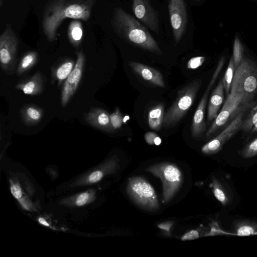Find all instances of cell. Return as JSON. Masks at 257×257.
<instances>
[{
    "label": "cell",
    "instance_id": "6da1fadb",
    "mask_svg": "<svg viewBox=\"0 0 257 257\" xmlns=\"http://www.w3.org/2000/svg\"><path fill=\"white\" fill-rule=\"evenodd\" d=\"M112 25L116 34L128 44L155 54L162 53L148 28L125 8L118 7L114 9Z\"/></svg>",
    "mask_w": 257,
    "mask_h": 257
},
{
    "label": "cell",
    "instance_id": "7a4b0ae2",
    "mask_svg": "<svg viewBox=\"0 0 257 257\" xmlns=\"http://www.w3.org/2000/svg\"><path fill=\"white\" fill-rule=\"evenodd\" d=\"M165 34L172 36L176 45L194 34V24L188 0H163Z\"/></svg>",
    "mask_w": 257,
    "mask_h": 257
},
{
    "label": "cell",
    "instance_id": "3957f363",
    "mask_svg": "<svg viewBox=\"0 0 257 257\" xmlns=\"http://www.w3.org/2000/svg\"><path fill=\"white\" fill-rule=\"evenodd\" d=\"M135 17L147 28L157 35L166 34L163 2L159 0H125Z\"/></svg>",
    "mask_w": 257,
    "mask_h": 257
},
{
    "label": "cell",
    "instance_id": "277c9868",
    "mask_svg": "<svg viewBox=\"0 0 257 257\" xmlns=\"http://www.w3.org/2000/svg\"><path fill=\"white\" fill-rule=\"evenodd\" d=\"M89 7L84 4H67L63 0L53 5L45 15L43 24L45 33L50 41L55 38L56 30L66 18L88 20L90 16Z\"/></svg>",
    "mask_w": 257,
    "mask_h": 257
},
{
    "label": "cell",
    "instance_id": "5b68a950",
    "mask_svg": "<svg viewBox=\"0 0 257 257\" xmlns=\"http://www.w3.org/2000/svg\"><path fill=\"white\" fill-rule=\"evenodd\" d=\"M257 93V63L243 58L234 71L230 93L241 95L251 103Z\"/></svg>",
    "mask_w": 257,
    "mask_h": 257
},
{
    "label": "cell",
    "instance_id": "8992f818",
    "mask_svg": "<svg viewBox=\"0 0 257 257\" xmlns=\"http://www.w3.org/2000/svg\"><path fill=\"white\" fill-rule=\"evenodd\" d=\"M202 85V80L197 79L179 91L176 101L164 114L163 127H172L182 119L195 101Z\"/></svg>",
    "mask_w": 257,
    "mask_h": 257
},
{
    "label": "cell",
    "instance_id": "52a82bcc",
    "mask_svg": "<svg viewBox=\"0 0 257 257\" xmlns=\"http://www.w3.org/2000/svg\"><path fill=\"white\" fill-rule=\"evenodd\" d=\"M147 172L159 178L162 183L163 202L168 203L180 189L183 180L180 169L175 164L161 162L146 168Z\"/></svg>",
    "mask_w": 257,
    "mask_h": 257
},
{
    "label": "cell",
    "instance_id": "ba28073f",
    "mask_svg": "<svg viewBox=\"0 0 257 257\" xmlns=\"http://www.w3.org/2000/svg\"><path fill=\"white\" fill-rule=\"evenodd\" d=\"M126 191L128 197L141 208L152 212L159 209L156 192L153 186L144 179L135 177L128 179Z\"/></svg>",
    "mask_w": 257,
    "mask_h": 257
},
{
    "label": "cell",
    "instance_id": "9c48e42d",
    "mask_svg": "<svg viewBox=\"0 0 257 257\" xmlns=\"http://www.w3.org/2000/svg\"><path fill=\"white\" fill-rule=\"evenodd\" d=\"M250 104L246 103L242 96L230 93L221 112L208 130L206 136L209 137L213 135L226 124L230 119L246 110Z\"/></svg>",
    "mask_w": 257,
    "mask_h": 257
},
{
    "label": "cell",
    "instance_id": "30bf717a",
    "mask_svg": "<svg viewBox=\"0 0 257 257\" xmlns=\"http://www.w3.org/2000/svg\"><path fill=\"white\" fill-rule=\"evenodd\" d=\"M18 41L13 31L7 28L0 37V61L3 71L7 74L15 66Z\"/></svg>",
    "mask_w": 257,
    "mask_h": 257
},
{
    "label": "cell",
    "instance_id": "8fae6325",
    "mask_svg": "<svg viewBox=\"0 0 257 257\" xmlns=\"http://www.w3.org/2000/svg\"><path fill=\"white\" fill-rule=\"evenodd\" d=\"M224 59L222 58L219 62L217 68L213 74L208 87L198 105L194 118H193L191 130L192 136L194 137H200L206 130V125L205 119V115L207 101L209 92L220 75L224 65Z\"/></svg>",
    "mask_w": 257,
    "mask_h": 257
},
{
    "label": "cell",
    "instance_id": "7c38bea8",
    "mask_svg": "<svg viewBox=\"0 0 257 257\" xmlns=\"http://www.w3.org/2000/svg\"><path fill=\"white\" fill-rule=\"evenodd\" d=\"M245 110L240 112L225 129L218 136L206 144L202 149V153L206 155H212L219 152L224 145L235 133L241 129Z\"/></svg>",
    "mask_w": 257,
    "mask_h": 257
},
{
    "label": "cell",
    "instance_id": "4fadbf2b",
    "mask_svg": "<svg viewBox=\"0 0 257 257\" xmlns=\"http://www.w3.org/2000/svg\"><path fill=\"white\" fill-rule=\"evenodd\" d=\"M85 64V56L82 52L77 53L74 69L64 82L61 93V103L66 106L76 93L81 80Z\"/></svg>",
    "mask_w": 257,
    "mask_h": 257
},
{
    "label": "cell",
    "instance_id": "5bb4252c",
    "mask_svg": "<svg viewBox=\"0 0 257 257\" xmlns=\"http://www.w3.org/2000/svg\"><path fill=\"white\" fill-rule=\"evenodd\" d=\"M128 65L144 79L156 86L165 87L163 77L158 70L137 62L130 61Z\"/></svg>",
    "mask_w": 257,
    "mask_h": 257
},
{
    "label": "cell",
    "instance_id": "9a60e30c",
    "mask_svg": "<svg viewBox=\"0 0 257 257\" xmlns=\"http://www.w3.org/2000/svg\"><path fill=\"white\" fill-rule=\"evenodd\" d=\"M84 116L85 120L89 124L100 130L106 132L114 130L111 124L110 115L105 110L100 108H93Z\"/></svg>",
    "mask_w": 257,
    "mask_h": 257
},
{
    "label": "cell",
    "instance_id": "2e32d148",
    "mask_svg": "<svg viewBox=\"0 0 257 257\" xmlns=\"http://www.w3.org/2000/svg\"><path fill=\"white\" fill-rule=\"evenodd\" d=\"M224 85L222 79L212 93L208 103L207 119L208 121L215 119L224 101Z\"/></svg>",
    "mask_w": 257,
    "mask_h": 257
},
{
    "label": "cell",
    "instance_id": "e0dca14e",
    "mask_svg": "<svg viewBox=\"0 0 257 257\" xmlns=\"http://www.w3.org/2000/svg\"><path fill=\"white\" fill-rule=\"evenodd\" d=\"M15 88L27 95H38L44 89V79L41 74L37 73L28 80L17 84Z\"/></svg>",
    "mask_w": 257,
    "mask_h": 257
},
{
    "label": "cell",
    "instance_id": "ac0fdd59",
    "mask_svg": "<svg viewBox=\"0 0 257 257\" xmlns=\"http://www.w3.org/2000/svg\"><path fill=\"white\" fill-rule=\"evenodd\" d=\"M44 116V111L34 105L24 107L21 111V116L23 122L27 126H33L39 123Z\"/></svg>",
    "mask_w": 257,
    "mask_h": 257
},
{
    "label": "cell",
    "instance_id": "d6986e66",
    "mask_svg": "<svg viewBox=\"0 0 257 257\" xmlns=\"http://www.w3.org/2000/svg\"><path fill=\"white\" fill-rule=\"evenodd\" d=\"M164 106L162 104H158L149 111L148 123L153 130L159 131L162 126L164 117Z\"/></svg>",
    "mask_w": 257,
    "mask_h": 257
},
{
    "label": "cell",
    "instance_id": "ffe728a7",
    "mask_svg": "<svg viewBox=\"0 0 257 257\" xmlns=\"http://www.w3.org/2000/svg\"><path fill=\"white\" fill-rule=\"evenodd\" d=\"M241 129L246 132H257V101L252 108L246 119L243 120Z\"/></svg>",
    "mask_w": 257,
    "mask_h": 257
},
{
    "label": "cell",
    "instance_id": "44dd1931",
    "mask_svg": "<svg viewBox=\"0 0 257 257\" xmlns=\"http://www.w3.org/2000/svg\"><path fill=\"white\" fill-rule=\"evenodd\" d=\"M38 59V54L36 52H29L25 54L21 60L17 73L22 75L28 71L36 64Z\"/></svg>",
    "mask_w": 257,
    "mask_h": 257
},
{
    "label": "cell",
    "instance_id": "7402d4cb",
    "mask_svg": "<svg viewBox=\"0 0 257 257\" xmlns=\"http://www.w3.org/2000/svg\"><path fill=\"white\" fill-rule=\"evenodd\" d=\"M83 35L81 23L75 20L71 23L69 29V37L73 45L77 46L80 44Z\"/></svg>",
    "mask_w": 257,
    "mask_h": 257
},
{
    "label": "cell",
    "instance_id": "603a6c76",
    "mask_svg": "<svg viewBox=\"0 0 257 257\" xmlns=\"http://www.w3.org/2000/svg\"><path fill=\"white\" fill-rule=\"evenodd\" d=\"M75 64L73 61L64 62L56 70L55 76L59 84L66 80L73 72Z\"/></svg>",
    "mask_w": 257,
    "mask_h": 257
},
{
    "label": "cell",
    "instance_id": "cb8c5ba5",
    "mask_svg": "<svg viewBox=\"0 0 257 257\" xmlns=\"http://www.w3.org/2000/svg\"><path fill=\"white\" fill-rule=\"evenodd\" d=\"M235 71L234 62L233 57H231L225 76L223 79L224 89L226 95L228 96L231 92V85Z\"/></svg>",
    "mask_w": 257,
    "mask_h": 257
},
{
    "label": "cell",
    "instance_id": "d4e9b609",
    "mask_svg": "<svg viewBox=\"0 0 257 257\" xmlns=\"http://www.w3.org/2000/svg\"><path fill=\"white\" fill-rule=\"evenodd\" d=\"M212 190L214 196L224 206H226L228 202V199L225 191L216 180L212 181Z\"/></svg>",
    "mask_w": 257,
    "mask_h": 257
},
{
    "label": "cell",
    "instance_id": "484cf974",
    "mask_svg": "<svg viewBox=\"0 0 257 257\" xmlns=\"http://www.w3.org/2000/svg\"><path fill=\"white\" fill-rule=\"evenodd\" d=\"M232 57L234 62V68L235 70L243 58V48L238 37H236L234 40Z\"/></svg>",
    "mask_w": 257,
    "mask_h": 257
},
{
    "label": "cell",
    "instance_id": "4316f807",
    "mask_svg": "<svg viewBox=\"0 0 257 257\" xmlns=\"http://www.w3.org/2000/svg\"><path fill=\"white\" fill-rule=\"evenodd\" d=\"M111 122L113 130L119 128L124 122V118L119 109L110 115Z\"/></svg>",
    "mask_w": 257,
    "mask_h": 257
},
{
    "label": "cell",
    "instance_id": "83f0119b",
    "mask_svg": "<svg viewBox=\"0 0 257 257\" xmlns=\"http://www.w3.org/2000/svg\"><path fill=\"white\" fill-rule=\"evenodd\" d=\"M257 155V138L250 143L244 150L242 156L246 158L253 157Z\"/></svg>",
    "mask_w": 257,
    "mask_h": 257
},
{
    "label": "cell",
    "instance_id": "f1b7e54d",
    "mask_svg": "<svg viewBox=\"0 0 257 257\" xmlns=\"http://www.w3.org/2000/svg\"><path fill=\"white\" fill-rule=\"evenodd\" d=\"M206 60V57L197 56L191 58L187 63V68L190 69H197L201 67Z\"/></svg>",
    "mask_w": 257,
    "mask_h": 257
},
{
    "label": "cell",
    "instance_id": "f546056e",
    "mask_svg": "<svg viewBox=\"0 0 257 257\" xmlns=\"http://www.w3.org/2000/svg\"><path fill=\"white\" fill-rule=\"evenodd\" d=\"M145 139L149 145L159 146L162 142L161 139L154 132H148L145 135Z\"/></svg>",
    "mask_w": 257,
    "mask_h": 257
},
{
    "label": "cell",
    "instance_id": "4dcf8cb0",
    "mask_svg": "<svg viewBox=\"0 0 257 257\" xmlns=\"http://www.w3.org/2000/svg\"><path fill=\"white\" fill-rule=\"evenodd\" d=\"M255 233V229L250 225H243L239 227L237 231L239 236H248Z\"/></svg>",
    "mask_w": 257,
    "mask_h": 257
},
{
    "label": "cell",
    "instance_id": "1f68e13d",
    "mask_svg": "<svg viewBox=\"0 0 257 257\" xmlns=\"http://www.w3.org/2000/svg\"><path fill=\"white\" fill-rule=\"evenodd\" d=\"M200 238L199 232L197 230H191L185 233L181 237L182 241L193 240Z\"/></svg>",
    "mask_w": 257,
    "mask_h": 257
},
{
    "label": "cell",
    "instance_id": "d6a6232c",
    "mask_svg": "<svg viewBox=\"0 0 257 257\" xmlns=\"http://www.w3.org/2000/svg\"><path fill=\"white\" fill-rule=\"evenodd\" d=\"M103 174L100 171H95L89 177V181L91 183H95L100 181L103 178Z\"/></svg>",
    "mask_w": 257,
    "mask_h": 257
},
{
    "label": "cell",
    "instance_id": "836d02e7",
    "mask_svg": "<svg viewBox=\"0 0 257 257\" xmlns=\"http://www.w3.org/2000/svg\"><path fill=\"white\" fill-rule=\"evenodd\" d=\"M89 198L88 193H83L77 199L76 204L78 206H81L86 204Z\"/></svg>",
    "mask_w": 257,
    "mask_h": 257
},
{
    "label": "cell",
    "instance_id": "e575fe53",
    "mask_svg": "<svg viewBox=\"0 0 257 257\" xmlns=\"http://www.w3.org/2000/svg\"><path fill=\"white\" fill-rule=\"evenodd\" d=\"M11 192L13 196L17 199L22 196V192L20 187L17 185H14L11 187Z\"/></svg>",
    "mask_w": 257,
    "mask_h": 257
},
{
    "label": "cell",
    "instance_id": "d590c367",
    "mask_svg": "<svg viewBox=\"0 0 257 257\" xmlns=\"http://www.w3.org/2000/svg\"><path fill=\"white\" fill-rule=\"evenodd\" d=\"M171 226H172V224H171V223H162L161 224L158 225V227L160 229L165 230L167 231H169L170 230V228Z\"/></svg>",
    "mask_w": 257,
    "mask_h": 257
},
{
    "label": "cell",
    "instance_id": "8d00e7d4",
    "mask_svg": "<svg viewBox=\"0 0 257 257\" xmlns=\"http://www.w3.org/2000/svg\"><path fill=\"white\" fill-rule=\"evenodd\" d=\"M188 1L190 5L193 6L196 4H198V3L201 1V0H188Z\"/></svg>",
    "mask_w": 257,
    "mask_h": 257
},
{
    "label": "cell",
    "instance_id": "74e56055",
    "mask_svg": "<svg viewBox=\"0 0 257 257\" xmlns=\"http://www.w3.org/2000/svg\"><path fill=\"white\" fill-rule=\"evenodd\" d=\"M39 222L44 226H49V224H48L46 220H45L44 219L40 218L39 219Z\"/></svg>",
    "mask_w": 257,
    "mask_h": 257
}]
</instances>
